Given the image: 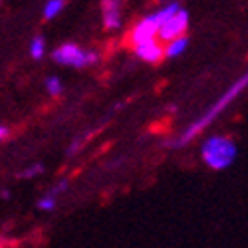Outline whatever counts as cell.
Here are the masks:
<instances>
[{
    "label": "cell",
    "mask_w": 248,
    "mask_h": 248,
    "mask_svg": "<svg viewBox=\"0 0 248 248\" xmlns=\"http://www.w3.org/2000/svg\"><path fill=\"white\" fill-rule=\"evenodd\" d=\"M246 86H248V72H246L238 81H234V84H232L229 90H226V93H224V95L215 103V106H213L209 111H206L199 121H195L193 125H191L187 131H185V133L179 137V141L175 143V145H187V143H189L193 137H197V135H199L206 125H211V123H213V121H215V119H217V117H218L226 108H229V103H232V101H234V99L244 92V88H246Z\"/></svg>",
    "instance_id": "obj_1"
},
{
    "label": "cell",
    "mask_w": 248,
    "mask_h": 248,
    "mask_svg": "<svg viewBox=\"0 0 248 248\" xmlns=\"http://www.w3.org/2000/svg\"><path fill=\"white\" fill-rule=\"evenodd\" d=\"M202 161L209 165L211 169L215 171H222L226 167H231L236 159V145L234 141L229 137H222V135H215L209 137L202 143V149H201Z\"/></svg>",
    "instance_id": "obj_2"
},
{
    "label": "cell",
    "mask_w": 248,
    "mask_h": 248,
    "mask_svg": "<svg viewBox=\"0 0 248 248\" xmlns=\"http://www.w3.org/2000/svg\"><path fill=\"white\" fill-rule=\"evenodd\" d=\"M179 10V4L171 2L167 6H163L161 10H157L155 14L147 16V18H143L139 24L133 26L131 34H129V40H131V44H141V42H147V40H153V38H159V30L163 26V22L167 20L169 16H173L175 12Z\"/></svg>",
    "instance_id": "obj_3"
},
{
    "label": "cell",
    "mask_w": 248,
    "mask_h": 248,
    "mask_svg": "<svg viewBox=\"0 0 248 248\" xmlns=\"http://www.w3.org/2000/svg\"><path fill=\"white\" fill-rule=\"evenodd\" d=\"M52 58H54V62H58L62 66H76V68H84V66H90L97 62V54L84 52L76 44H64L52 54Z\"/></svg>",
    "instance_id": "obj_4"
},
{
    "label": "cell",
    "mask_w": 248,
    "mask_h": 248,
    "mask_svg": "<svg viewBox=\"0 0 248 248\" xmlns=\"http://www.w3.org/2000/svg\"><path fill=\"white\" fill-rule=\"evenodd\" d=\"M187 28H189V12L179 8L173 16H169L163 22V26L159 30V40H163V42H169V40H173V38L185 36Z\"/></svg>",
    "instance_id": "obj_5"
},
{
    "label": "cell",
    "mask_w": 248,
    "mask_h": 248,
    "mask_svg": "<svg viewBox=\"0 0 248 248\" xmlns=\"http://www.w3.org/2000/svg\"><path fill=\"white\" fill-rule=\"evenodd\" d=\"M133 48H135V54L141 60L149 62V64H159V62L167 56V54H165V48L157 42V38L147 40V42H141V44H135Z\"/></svg>",
    "instance_id": "obj_6"
},
{
    "label": "cell",
    "mask_w": 248,
    "mask_h": 248,
    "mask_svg": "<svg viewBox=\"0 0 248 248\" xmlns=\"http://www.w3.org/2000/svg\"><path fill=\"white\" fill-rule=\"evenodd\" d=\"M103 26L108 30H117L121 26V0H101Z\"/></svg>",
    "instance_id": "obj_7"
},
{
    "label": "cell",
    "mask_w": 248,
    "mask_h": 248,
    "mask_svg": "<svg viewBox=\"0 0 248 248\" xmlns=\"http://www.w3.org/2000/svg\"><path fill=\"white\" fill-rule=\"evenodd\" d=\"M189 46V38L187 36H179V38H173L167 42V46H165V54H167V58H177L181 56L185 50H187Z\"/></svg>",
    "instance_id": "obj_8"
},
{
    "label": "cell",
    "mask_w": 248,
    "mask_h": 248,
    "mask_svg": "<svg viewBox=\"0 0 248 248\" xmlns=\"http://www.w3.org/2000/svg\"><path fill=\"white\" fill-rule=\"evenodd\" d=\"M44 52H46V42H44V38L42 36H36L32 42H30V56L34 58V60H40L44 56Z\"/></svg>",
    "instance_id": "obj_9"
},
{
    "label": "cell",
    "mask_w": 248,
    "mask_h": 248,
    "mask_svg": "<svg viewBox=\"0 0 248 248\" xmlns=\"http://www.w3.org/2000/svg\"><path fill=\"white\" fill-rule=\"evenodd\" d=\"M64 8V0H48L46 6H44V18L46 20H52L54 16H58Z\"/></svg>",
    "instance_id": "obj_10"
},
{
    "label": "cell",
    "mask_w": 248,
    "mask_h": 248,
    "mask_svg": "<svg viewBox=\"0 0 248 248\" xmlns=\"http://www.w3.org/2000/svg\"><path fill=\"white\" fill-rule=\"evenodd\" d=\"M46 90H48L50 95H60V93H62V81H60L56 76L48 78V79H46Z\"/></svg>",
    "instance_id": "obj_11"
},
{
    "label": "cell",
    "mask_w": 248,
    "mask_h": 248,
    "mask_svg": "<svg viewBox=\"0 0 248 248\" xmlns=\"http://www.w3.org/2000/svg\"><path fill=\"white\" fill-rule=\"evenodd\" d=\"M38 206H40L42 211H52L54 206H56V197H54V195H48V197H44V199H40Z\"/></svg>",
    "instance_id": "obj_12"
},
{
    "label": "cell",
    "mask_w": 248,
    "mask_h": 248,
    "mask_svg": "<svg viewBox=\"0 0 248 248\" xmlns=\"http://www.w3.org/2000/svg\"><path fill=\"white\" fill-rule=\"evenodd\" d=\"M42 171H44V167L38 163V165H32L30 169H26V171L22 173V177H24V179H32V177H36L38 173H42Z\"/></svg>",
    "instance_id": "obj_13"
},
{
    "label": "cell",
    "mask_w": 248,
    "mask_h": 248,
    "mask_svg": "<svg viewBox=\"0 0 248 248\" xmlns=\"http://www.w3.org/2000/svg\"><path fill=\"white\" fill-rule=\"evenodd\" d=\"M66 187H68V183H66V181H62V183L58 185V187H56V191H54V193H62V191H66Z\"/></svg>",
    "instance_id": "obj_14"
},
{
    "label": "cell",
    "mask_w": 248,
    "mask_h": 248,
    "mask_svg": "<svg viewBox=\"0 0 248 248\" xmlns=\"http://www.w3.org/2000/svg\"><path fill=\"white\" fill-rule=\"evenodd\" d=\"M6 137H8V127L2 125V127H0V139H6Z\"/></svg>",
    "instance_id": "obj_15"
}]
</instances>
